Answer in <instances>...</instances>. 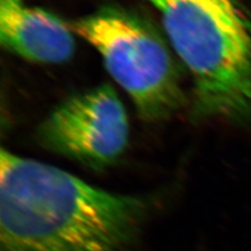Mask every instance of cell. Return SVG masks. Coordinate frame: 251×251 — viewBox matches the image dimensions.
I'll return each mask as SVG.
<instances>
[{
  "label": "cell",
  "instance_id": "cell-1",
  "mask_svg": "<svg viewBox=\"0 0 251 251\" xmlns=\"http://www.w3.org/2000/svg\"><path fill=\"white\" fill-rule=\"evenodd\" d=\"M150 208L1 149L0 251H132Z\"/></svg>",
  "mask_w": 251,
  "mask_h": 251
},
{
  "label": "cell",
  "instance_id": "cell-2",
  "mask_svg": "<svg viewBox=\"0 0 251 251\" xmlns=\"http://www.w3.org/2000/svg\"><path fill=\"white\" fill-rule=\"evenodd\" d=\"M193 81L195 116H251V22L237 0H145Z\"/></svg>",
  "mask_w": 251,
  "mask_h": 251
},
{
  "label": "cell",
  "instance_id": "cell-3",
  "mask_svg": "<svg viewBox=\"0 0 251 251\" xmlns=\"http://www.w3.org/2000/svg\"><path fill=\"white\" fill-rule=\"evenodd\" d=\"M103 60L109 75L129 94L141 119L166 120L185 97L170 47L150 21L120 5H106L72 23Z\"/></svg>",
  "mask_w": 251,
  "mask_h": 251
},
{
  "label": "cell",
  "instance_id": "cell-4",
  "mask_svg": "<svg viewBox=\"0 0 251 251\" xmlns=\"http://www.w3.org/2000/svg\"><path fill=\"white\" fill-rule=\"evenodd\" d=\"M37 136L47 150L101 170L127 149L129 120L115 90L100 85L63 101L39 127Z\"/></svg>",
  "mask_w": 251,
  "mask_h": 251
},
{
  "label": "cell",
  "instance_id": "cell-5",
  "mask_svg": "<svg viewBox=\"0 0 251 251\" xmlns=\"http://www.w3.org/2000/svg\"><path fill=\"white\" fill-rule=\"evenodd\" d=\"M74 30L56 15L23 0H0V42L5 50L40 64H62L75 50Z\"/></svg>",
  "mask_w": 251,
  "mask_h": 251
}]
</instances>
